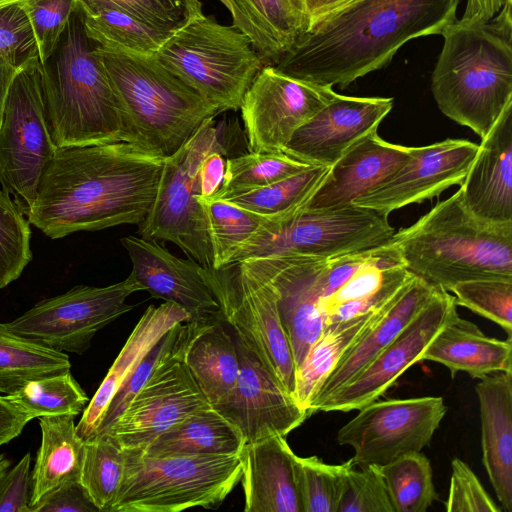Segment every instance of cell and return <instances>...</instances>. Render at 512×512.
<instances>
[{"mask_svg": "<svg viewBox=\"0 0 512 512\" xmlns=\"http://www.w3.org/2000/svg\"><path fill=\"white\" fill-rule=\"evenodd\" d=\"M38 66L46 122L57 148L130 142L120 101L77 2L54 50Z\"/></svg>", "mask_w": 512, "mask_h": 512, "instance_id": "4", "label": "cell"}, {"mask_svg": "<svg viewBox=\"0 0 512 512\" xmlns=\"http://www.w3.org/2000/svg\"><path fill=\"white\" fill-rule=\"evenodd\" d=\"M71 415L40 417L41 444L32 470L29 509L61 485L80 481L85 440Z\"/></svg>", "mask_w": 512, "mask_h": 512, "instance_id": "32", "label": "cell"}, {"mask_svg": "<svg viewBox=\"0 0 512 512\" xmlns=\"http://www.w3.org/2000/svg\"><path fill=\"white\" fill-rule=\"evenodd\" d=\"M31 491V455L28 452L0 478V512H29Z\"/></svg>", "mask_w": 512, "mask_h": 512, "instance_id": "52", "label": "cell"}, {"mask_svg": "<svg viewBox=\"0 0 512 512\" xmlns=\"http://www.w3.org/2000/svg\"><path fill=\"white\" fill-rule=\"evenodd\" d=\"M479 401L482 461L496 496L512 512V372H496L475 386Z\"/></svg>", "mask_w": 512, "mask_h": 512, "instance_id": "26", "label": "cell"}, {"mask_svg": "<svg viewBox=\"0 0 512 512\" xmlns=\"http://www.w3.org/2000/svg\"><path fill=\"white\" fill-rule=\"evenodd\" d=\"M394 233L388 214L372 209L355 205L299 208L261 229L231 255L228 263L271 255L331 258L386 245Z\"/></svg>", "mask_w": 512, "mask_h": 512, "instance_id": "10", "label": "cell"}, {"mask_svg": "<svg viewBox=\"0 0 512 512\" xmlns=\"http://www.w3.org/2000/svg\"><path fill=\"white\" fill-rule=\"evenodd\" d=\"M294 452L276 434L246 443L240 453L245 512H303L294 475Z\"/></svg>", "mask_w": 512, "mask_h": 512, "instance_id": "25", "label": "cell"}, {"mask_svg": "<svg viewBox=\"0 0 512 512\" xmlns=\"http://www.w3.org/2000/svg\"><path fill=\"white\" fill-rule=\"evenodd\" d=\"M84 25L87 36L99 47L137 56H154L172 34L118 10L84 14Z\"/></svg>", "mask_w": 512, "mask_h": 512, "instance_id": "37", "label": "cell"}, {"mask_svg": "<svg viewBox=\"0 0 512 512\" xmlns=\"http://www.w3.org/2000/svg\"><path fill=\"white\" fill-rule=\"evenodd\" d=\"M422 360L443 364L452 377L462 371L481 379L496 372H512V341L489 337L458 315L432 339Z\"/></svg>", "mask_w": 512, "mask_h": 512, "instance_id": "30", "label": "cell"}, {"mask_svg": "<svg viewBox=\"0 0 512 512\" xmlns=\"http://www.w3.org/2000/svg\"><path fill=\"white\" fill-rule=\"evenodd\" d=\"M76 0H26V11L34 30L39 61H45L54 50L74 9Z\"/></svg>", "mask_w": 512, "mask_h": 512, "instance_id": "50", "label": "cell"}, {"mask_svg": "<svg viewBox=\"0 0 512 512\" xmlns=\"http://www.w3.org/2000/svg\"><path fill=\"white\" fill-rule=\"evenodd\" d=\"M331 166H310L273 184L259 188L227 201L262 215L284 218L309 200Z\"/></svg>", "mask_w": 512, "mask_h": 512, "instance_id": "43", "label": "cell"}, {"mask_svg": "<svg viewBox=\"0 0 512 512\" xmlns=\"http://www.w3.org/2000/svg\"><path fill=\"white\" fill-rule=\"evenodd\" d=\"M95 50L120 101L131 143L166 158L207 119L221 113L155 56L129 55L96 44Z\"/></svg>", "mask_w": 512, "mask_h": 512, "instance_id": "6", "label": "cell"}, {"mask_svg": "<svg viewBox=\"0 0 512 512\" xmlns=\"http://www.w3.org/2000/svg\"><path fill=\"white\" fill-rule=\"evenodd\" d=\"M11 462L4 454H0V478L10 468Z\"/></svg>", "mask_w": 512, "mask_h": 512, "instance_id": "59", "label": "cell"}, {"mask_svg": "<svg viewBox=\"0 0 512 512\" xmlns=\"http://www.w3.org/2000/svg\"><path fill=\"white\" fill-rule=\"evenodd\" d=\"M85 15L118 10L155 28L173 32L203 12L200 0H76Z\"/></svg>", "mask_w": 512, "mask_h": 512, "instance_id": "45", "label": "cell"}, {"mask_svg": "<svg viewBox=\"0 0 512 512\" xmlns=\"http://www.w3.org/2000/svg\"><path fill=\"white\" fill-rule=\"evenodd\" d=\"M70 369L65 352L18 335L0 323V394H12L29 381Z\"/></svg>", "mask_w": 512, "mask_h": 512, "instance_id": "35", "label": "cell"}, {"mask_svg": "<svg viewBox=\"0 0 512 512\" xmlns=\"http://www.w3.org/2000/svg\"><path fill=\"white\" fill-rule=\"evenodd\" d=\"M311 24L352 0H303ZM310 24V25H311Z\"/></svg>", "mask_w": 512, "mask_h": 512, "instance_id": "57", "label": "cell"}, {"mask_svg": "<svg viewBox=\"0 0 512 512\" xmlns=\"http://www.w3.org/2000/svg\"><path fill=\"white\" fill-rule=\"evenodd\" d=\"M199 271L221 317L294 398L295 359L272 288L242 262Z\"/></svg>", "mask_w": 512, "mask_h": 512, "instance_id": "11", "label": "cell"}, {"mask_svg": "<svg viewBox=\"0 0 512 512\" xmlns=\"http://www.w3.org/2000/svg\"><path fill=\"white\" fill-rule=\"evenodd\" d=\"M393 99L337 94L295 131L283 152L311 166H332L357 140L378 130Z\"/></svg>", "mask_w": 512, "mask_h": 512, "instance_id": "21", "label": "cell"}, {"mask_svg": "<svg viewBox=\"0 0 512 512\" xmlns=\"http://www.w3.org/2000/svg\"><path fill=\"white\" fill-rule=\"evenodd\" d=\"M124 474L110 512L218 508L240 482V455L151 456L123 449Z\"/></svg>", "mask_w": 512, "mask_h": 512, "instance_id": "7", "label": "cell"}, {"mask_svg": "<svg viewBox=\"0 0 512 512\" xmlns=\"http://www.w3.org/2000/svg\"><path fill=\"white\" fill-rule=\"evenodd\" d=\"M457 305L498 324L512 336V280L501 278L460 282L451 290Z\"/></svg>", "mask_w": 512, "mask_h": 512, "instance_id": "47", "label": "cell"}, {"mask_svg": "<svg viewBox=\"0 0 512 512\" xmlns=\"http://www.w3.org/2000/svg\"><path fill=\"white\" fill-rule=\"evenodd\" d=\"M183 358L160 366L104 431L123 449L143 451L168 428L209 405Z\"/></svg>", "mask_w": 512, "mask_h": 512, "instance_id": "17", "label": "cell"}, {"mask_svg": "<svg viewBox=\"0 0 512 512\" xmlns=\"http://www.w3.org/2000/svg\"><path fill=\"white\" fill-rule=\"evenodd\" d=\"M228 156L224 152L215 151L202 161L197 174L198 197L208 199L218 192L223 182Z\"/></svg>", "mask_w": 512, "mask_h": 512, "instance_id": "54", "label": "cell"}, {"mask_svg": "<svg viewBox=\"0 0 512 512\" xmlns=\"http://www.w3.org/2000/svg\"><path fill=\"white\" fill-rule=\"evenodd\" d=\"M38 64L39 59L14 77L0 125V183L25 216L57 149L46 122Z\"/></svg>", "mask_w": 512, "mask_h": 512, "instance_id": "12", "label": "cell"}, {"mask_svg": "<svg viewBox=\"0 0 512 512\" xmlns=\"http://www.w3.org/2000/svg\"><path fill=\"white\" fill-rule=\"evenodd\" d=\"M207 119L171 156L164 158L154 202L138 224L140 237L170 241L204 269L214 268L205 214L197 201L202 161L218 151L229 155L224 126Z\"/></svg>", "mask_w": 512, "mask_h": 512, "instance_id": "9", "label": "cell"}, {"mask_svg": "<svg viewBox=\"0 0 512 512\" xmlns=\"http://www.w3.org/2000/svg\"><path fill=\"white\" fill-rule=\"evenodd\" d=\"M183 361L211 405L231 391L239 375L235 341L218 318L209 320L192 339Z\"/></svg>", "mask_w": 512, "mask_h": 512, "instance_id": "34", "label": "cell"}, {"mask_svg": "<svg viewBox=\"0 0 512 512\" xmlns=\"http://www.w3.org/2000/svg\"><path fill=\"white\" fill-rule=\"evenodd\" d=\"M352 466L351 459L327 464L316 456L295 454L294 475L303 512H336L346 472Z\"/></svg>", "mask_w": 512, "mask_h": 512, "instance_id": "44", "label": "cell"}, {"mask_svg": "<svg viewBox=\"0 0 512 512\" xmlns=\"http://www.w3.org/2000/svg\"><path fill=\"white\" fill-rule=\"evenodd\" d=\"M481 140L459 188L461 201L483 221H512V105Z\"/></svg>", "mask_w": 512, "mask_h": 512, "instance_id": "24", "label": "cell"}, {"mask_svg": "<svg viewBox=\"0 0 512 512\" xmlns=\"http://www.w3.org/2000/svg\"><path fill=\"white\" fill-rule=\"evenodd\" d=\"M439 288L417 277L344 353L311 403L312 408L365 368L418 314Z\"/></svg>", "mask_w": 512, "mask_h": 512, "instance_id": "28", "label": "cell"}, {"mask_svg": "<svg viewBox=\"0 0 512 512\" xmlns=\"http://www.w3.org/2000/svg\"><path fill=\"white\" fill-rule=\"evenodd\" d=\"M221 113L240 108L262 57L235 26L200 12L176 29L154 55Z\"/></svg>", "mask_w": 512, "mask_h": 512, "instance_id": "8", "label": "cell"}, {"mask_svg": "<svg viewBox=\"0 0 512 512\" xmlns=\"http://www.w3.org/2000/svg\"><path fill=\"white\" fill-rule=\"evenodd\" d=\"M431 77L439 110L481 139L512 105V18L506 4L487 22L460 19L443 28Z\"/></svg>", "mask_w": 512, "mask_h": 512, "instance_id": "3", "label": "cell"}, {"mask_svg": "<svg viewBox=\"0 0 512 512\" xmlns=\"http://www.w3.org/2000/svg\"><path fill=\"white\" fill-rule=\"evenodd\" d=\"M244 445L240 430L209 404L168 428L142 452L151 456L240 455Z\"/></svg>", "mask_w": 512, "mask_h": 512, "instance_id": "31", "label": "cell"}, {"mask_svg": "<svg viewBox=\"0 0 512 512\" xmlns=\"http://www.w3.org/2000/svg\"><path fill=\"white\" fill-rule=\"evenodd\" d=\"M18 69L13 67L4 58L0 56V125L2 121L4 105L10 85L18 73Z\"/></svg>", "mask_w": 512, "mask_h": 512, "instance_id": "58", "label": "cell"}, {"mask_svg": "<svg viewBox=\"0 0 512 512\" xmlns=\"http://www.w3.org/2000/svg\"><path fill=\"white\" fill-rule=\"evenodd\" d=\"M99 512L80 481L67 482L46 494L29 512Z\"/></svg>", "mask_w": 512, "mask_h": 512, "instance_id": "53", "label": "cell"}, {"mask_svg": "<svg viewBox=\"0 0 512 512\" xmlns=\"http://www.w3.org/2000/svg\"><path fill=\"white\" fill-rule=\"evenodd\" d=\"M336 512H394L377 465L346 472Z\"/></svg>", "mask_w": 512, "mask_h": 512, "instance_id": "48", "label": "cell"}, {"mask_svg": "<svg viewBox=\"0 0 512 512\" xmlns=\"http://www.w3.org/2000/svg\"><path fill=\"white\" fill-rule=\"evenodd\" d=\"M125 454L107 432L85 440L80 483L99 512H110L124 474Z\"/></svg>", "mask_w": 512, "mask_h": 512, "instance_id": "40", "label": "cell"}, {"mask_svg": "<svg viewBox=\"0 0 512 512\" xmlns=\"http://www.w3.org/2000/svg\"><path fill=\"white\" fill-rule=\"evenodd\" d=\"M211 319L213 318L180 322L164 334L145 354L113 396L97 433L106 431L114 423L136 393L160 366L172 359L184 357L189 343Z\"/></svg>", "mask_w": 512, "mask_h": 512, "instance_id": "36", "label": "cell"}, {"mask_svg": "<svg viewBox=\"0 0 512 512\" xmlns=\"http://www.w3.org/2000/svg\"><path fill=\"white\" fill-rule=\"evenodd\" d=\"M459 0H352L312 23L274 63L289 77L344 88L386 66L408 41L440 34Z\"/></svg>", "mask_w": 512, "mask_h": 512, "instance_id": "2", "label": "cell"}, {"mask_svg": "<svg viewBox=\"0 0 512 512\" xmlns=\"http://www.w3.org/2000/svg\"><path fill=\"white\" fill-rule=\"evenodd\" d=\"M457 313L454 296L438 289L412 321L359 373L318 402V411L349 412L377 400L422 356L437 333Z\"/></svg>", "mask_w": 512, "mask_h": 512, "instance_id": "16", "label": "cell"}, {"mask_svg": "<svg viewBox=\"0 0 512 512\" xmlns=\"http://www.w3.org/2000/svg\"><path fill=\"white\" fill-rule=\"evenodd\" d=\"M452 473L445 509L447 512H501L472 469L461 459L451 462Z\"/></svg>", "mask_w": 512, "mask_h": 512, "instance_id": "51", "label": "cell"}, {"mask_svg": "<svg viewBox=\"0 0 512 512\" xmlns=\"http://www.w3.org/2000/svg\"><path fill=\"white\" fill-rule=\"evenodd\" d=\"M321 257L271 255L242 262L274 291L296 369L325 327L321 303Z\"/></svg>", "mask_w": 512, "mask_h": 512, "instance_id": "20", "label": "cell"}, {"mask_svg": "<svg viewBox=\"0 0 512 512\" xmlns=\"http://www.w3.org/2000/svg\"><path fill=\"white\" fill-rule=\"evenodd\" d=\"M447 411L442 397L374 400L337 433L354 449V467L381 466L428 446Z\"/></svg>", "mask_w": 512, "mask_h": 512, "instance_id": "14", "label": "cell"}, {"mask_svg": "<svg viewBox=\"0 0 512 512\" xmlns=\"http://www.w3.org/2000/svg\"><path fill=\"white\" fill-rule=\"evenodd\" d=\"M138 291L144 288L131 273L104 287L77 285L39 301L6 325L12 332L52 349L83 354L99 330L133 308L126 299Z\"/></svg>", "mask_w": 512, "mask_h": 512, "instance_id": "13", "label": "cell"}, {"mask_svg": "<svg viewBox=\"0 0 512 512\" xmlns=\"http://www.w3.org/2000/svg\"><path fill=\"white\" fill-rule=\"evenodd\" d=\"M392 302L379 310L325 325L295 373L294 399L307 414L320 387L344 353Z\"/></svg>", "mask_w": 512, "mask_h": 512, "instance_id": "33", "label": "cell"}, {"mask_svg": "<svg viewBox=\"0 0 512 512\" xmlns=\"http://www.w3.org/2000/svg\"><path fill=\"white\" fill-rule=\"evenodd\" d=\"M164 158L131 142L57 148L40 176L27 220L51 239L141 223Z\"/></svg>", "mask_w": 512, "mask_h": 512, "instance_id": "1", "label": "cell"}, {"mask_svg": "<svg viewBox=\"0 0 512 512\" xmlns=\"http://www.w3.org/2000/svg\"><path fill=\"white\" fill-rule=\"evenodd\" d=\"M5 397L31 420L62 415L76 417L89 402L87 394L70 370L29 381Z\"/></svg>", "mask_w": 512, "mask_h": 512, "instance_id": "41", "label": "cell"}, {"mask_svg": "<svg viewBox=\"0 0 512 512\" xmlns=\"http://www.w3.org/2000/svg\"><path fill=\"white\" fill-rule=\"evenodd\" d=\"M310 166L284 152L249 151L229 157L226 159L222 185L218 192L208 199L229 200L285 179Z\"/></svg>", "mask_w": 512, "mask_h": 512, "instance_id": "39", "label": "cell"}, {"mask_svg": "<svg viewBox=\"0 0 512 512\" xmlns=\"http://www.w3.org/2000/svg\"><path fill=\"white\" fill-rule=\"evenodd\" d=\"M121 244L130 257L131 274L152 297L182 307L190 320L222 318L197 262L178 258L156 240L140 236H126Z\"/></svg>", "mask_w": 512, "mask_h": 512, "instance_id": "22", "label": "cell"}, {"mask_svg": "<svg viewBox=\"0 0 512 512\" xmlns=\"http://www.w3.org/2000/svg\"><path fill=\"white\" fill-rule=\"evenodd\" d=\"M479 145L464 139H445L410 147V158L388 179L353 200L352 205L388 214L409 204L440 195L461 185Z\"/></svg>", "mask_w": 512, "mask_h": 512, "instance_id": "18", "label": "cell"}, {"mask_svg": "<svg viewBox=\"0 0 512 512\" xmlns=\"http://www.w3.org/2000/svg\"><path fill=\"white\" fill-rule=\"evenodd\" d=\"M374 130L357 140L330 167L303 209H337L352 205L388 179L410 158V147L383 140Z\"/></svg>", "mask_w": 512, "mask_h": 512, "instance_id": "23", "label": "cell"}, {"mask_svg": "<svg viewBox=\"0 0 512 512\" xmlns=\"http://www.w3.org/2000/svg\"><path fill=\"white\" fill-rule=\"evenodd\" d=\"M31 419L0 396V447L18 437Z\"/></svg>", "mask_w": 512, "mask_h": 512, "instance_id": "55", "label": "cell"}, {"mask_svg": "<svg viewBox=\"0 0 512 512\" xmlns=\"http://www.w3.org/2000/svg\"><path fill=\"white\" fill-rule=\"evenodd\" d=\"M511 0H467L461 21L467 23L487 22Z\"/></svg>", "mask_w": 512, "mask_h": 512, "instance_id": "56", "label": "cell"}, {"mask_svg": "<svg viewBox=\"0 0 512 512\" xmlns=\"http://www.w3.org/2000/svg\"><path fill=\"white\" fill-rule=\"evenodd\" d=\"M233 26L273 64L307 31L311 21L303 0H219Z\"/></svg>", "mask_w": 512, "mask_h": 512, "instance_id": "29", "label": "cell"}, {"mask_svg": "<svg viewBox=\"0 0 512 512\" xmlns=\"http://www.w3.org/2000/svg\"><path fill=\"white\" fill-rule=\"evenodd\" d=\"M235 345L238 378L212 406L240 430L245 444L276 434L286 436L304 423L307 412L238 337Z\"/></svg>", "mask_w": 512, "mask_h": 512, "instance_id": "19", "label": "cell"}, {"mask_svg": "<svg viewBox=\"0 0 512 512\" xmlns=\"http://www.w3.org/2000/svg\"><path fill=\"white\" fill-rule=\"evenodd\" d=\"M336 95L331 86L289 77L272 65L262 67L239 108L249 151L283 152L295 131Z\"/></svg>", "mask_w": 512, "mask_h": 512, "instance_id": "15", "label": "cell"}, {"mask_svg": "<svg viewBox=\"0 0 512 512\" xmlns=\"http://www.w3.org/2000/svg\"><path fill=\"white\" fill-rule=\"evenodd\" d=\"M391 242L409 272L445 291L476 279L512 280V221L475 217L459 190L395 232Z\"/></svg>", "mask_w": 512, "mask_h": 512, "instance_id": "5", "label": "cell"}, {"mask_svg": "<svg viewBox=\"0 0 512 512\" xmlns=\"http://www.w3.org/2000/svg\"><path fill=\"white\" fill-rule=\"evenodd\" d=\"M23 2L0 8V56L18 70L39 59L34 30Z\"/></svg>", "mask_w": 512, "mask_h": 512, "instance_id": "49", "label": "cell"}, {"mask_svg": "<svg viewBox=\"0 0 512 512\" xmlns=\"http://www.w3.org/2000/svg\"><path fill=\"white\" fill-rule=\"evenodd\" d=\"M190 321L189 313L171 302L149 306L110 367L96 393L89 400L81 419L76 425L77 433L84 440L94 436L104 414L119 388L130 376L145 354L173 326Z\"/></svg>", "mask_w": 512, "mask_h": 512, "instance_id": "27", "label": "cell"}, {"mask_svg": "<svg viewBox=\"0 0 512 512\" xmlns=\"http://www.w3.org/2000/svg\"><path fill=\"white\" fill-rule=\"evenodd\" d=\"M0 188V289L20 277L32 260L30 223Z\"/></svg>", "mask_w": 512, "mask_h": 512, "instance_id": "46", "label": "cell"}, {"mask_svg": "<svg viewBox=\"0 0 512 512\" xmlns=\"http://www.w3.org/2000/svg\"><path fill=\"white\" fill-rule=\"evenodd\" d=\"M22 1H25V0H0V8L7 6V5L14 4V3L22 2Z\"/></svg>", "mask_w": 512, "mask_h": 512, "instance_id": "60", "label": "cell"}, {"mask_svg": "<svg viewBox=\"0 0 512 512\" xmlns=\"http://www.w3.org/2000/svg\"><path fill=\"white\" fill-rule=\"evenodd\" d=\"M378 467L394 512H425L438 500L430 461L420 451Z\"/></svg>", "mask_w": 512, "mask_h": 512, "instance_id": "42", "label": "cell"}, {"mask_svg": "<svg viewBox=\"0 0 512 512\" xmlns=\"http://www.w3.org/2000/svg\"><path fill=\"white\" fill-rule=\"evenodd\" d=\"M206 218L214 268L228 263L231 255L277 217L242 208L230 201L197 197Z\"/></svg>", "mask_w": 512, "mask_h": 512, "instance_id": "38", "label": "cell"}]
</instances>
